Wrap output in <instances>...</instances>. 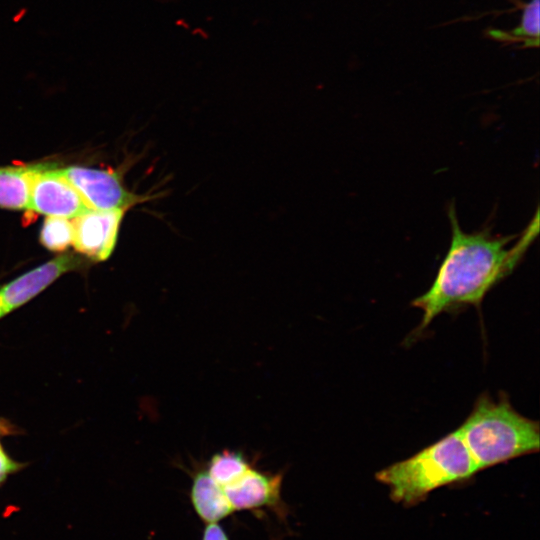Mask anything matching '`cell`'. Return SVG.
I'll list each match as a JSON object with an SVG mask.
<instances>
[{"label": "cell", "instance_id": "4", "mask_svg": "<svg viewBox=\"0 0 540 540\" xmlns=\"http://www.w3.org/2000/svg\"><path fill=\"white\" fill-rule=\"evenodd\" d=\"M61 171L92 210H126L149 198L128 191L120 177L111 171L79 166Z\"/></svg>", "mask_w": 540, "mask_h": 540}, {"label": "cell", "instance_id": "15", "mask_svg": "<svg viewBox=\"0 0 540 540\" xmlns=\"http://www.w3.org/2000/svg\"><path fill=\"white\" fill-rule=\"evenodd\" d=\"M201 540H230L227 533L219 523H207L203 530Z\"/></svg>", "mask_w": 540, "mask_h": 540}, {"label": "cell", "instance_id": "6", "mask_svg": "<svg viewBox=\"0 0 540 540\" xmlns=\"http://www.w3.org/2000/svg\"><path fill=\"white\" fill-rule=\"evenodd\" d=\"M28 209L46 216L67 219L91 210L61 169L41 165L32 180Z\"/></svg>", "mask_w": 540, "mask_h": 540}, {"label": "cell", "instance_id": "5", "mask_svg": "<svg viewBox=\"0 0 540 540\" xmlns=\"http://www.w3.org/2000/svg\"><path fill=\"white\" fill-rule=\"evenodd\" d=\"M284 473L257 469L253 464L238 480L224 487L235 511L268 509L285 520L289 509L282 499Z\"/></svg>", "mask_w": 540, "mask_h": 540}, {"label": "cell", "instance_id": "14", "mask_svg": "<svg viewBox=\"0 0 540 540\" xmlns=\"http://www.w3.org/2000/svg\"><path fill=\"white\" fill-rule=\"evenodd\" d=\"M23 466L22 463L10 458L0 445V486L5 482L9 475L21 470Z\"/></svg>", "mask_w": 540, "mask_h": 540}, {"label": "cell", "instance_id": "7", "mask_svg": "<svg viewBox=\"0 0 540 540\" xmlns=\"http://www.w3.org/2000/svg\"><path fill=\"white\" fill-rule=\"evenodd\" d=\"M125 211L91 209L73 218L71 222L74 248L95 261L109 258L116 245Z\"/></svg>", "mask_w": 540, "mask_h": 540}, {"label": "cell", "instance_id": "10", "mask_svg": "<svg viewBox=\"0 0 540 540\" xmlns=\"http://www.w3.org/2000/svg\"><path fill=\"white\" fill-rule=\"evenodd\" d=\"M40 165L0 168V207L29 208L31 185Z\"/></svg>", "mask_w": 540, "mask_h": 540}, {"label": "cell", "instance_id": "3", "mask_svg": "<svg viewBox=\"0 0 540 540\" xmlns=\"http://www.w3.org/2000/svg\"><path fill=\"white\" fill-rule=\"evenodd\" d=\"M479 472L458 430L407 459L376 473L389 488L390 497L403 505H415L435 489L468 480Z\"/></svg>", "mask_w": 540, "mask_h": 540}, {"label": "cell", "instance_id": "1", "mask_svg": "<svg viewBox=\"0 0 540 540\" xmlns=\"http://www.w3.org/2000/svg\"><path fill=\"white\" fill-rule=\"evenodd\" d=\"M451 239L437 274L411 305L423 312L415 334L425 330L441 313L479 307L487 293L522 262L539 232V210L520 234L499 235L489 227L464 231L454 203L447 209Z\"/></svg>", "mask_w": 540, "mask_h": 540}, {"label": "cell", "instance_id": "9", "mask_svg": "<svg viewBox=\"0 0 540 540\" xmlns=\"http://www.w3.org/2000/svg\"><path fill=\"white\" fill-rule=\"evenodd\" d=\"M191 476L190 502L205 524L219 523L235 512L224 488L210 476L205 466H197Z\"/></svg>", "mask_w": 540, "mask_h": 540}, {"label": "cell", "instance_id": "2", "mask_svg": "<svg viewBox=\"0 0 540 540\" xmlns=\"http://www.w3.org/2000/svg\"><path fill=\"white\" fill-rule=\"evenodd\" d=\"M478 471L539 451V422L518 413L505 395L481 394L457 429Z\"/></svg>", "mask_w": 540, "mask_h": 540}, {"label": "cell", "instance_id": "12", "mask_svg": "<svg viewBox=\"0 0 540 540\" xmlns=\"http://www.w3.org/2000/svg\"><path fill=\"white\" fill-rule=\"evenodd\" d=\"M539 2L529 0L525 5L519 25L510 32L493 30L491 36L501 41L522 42L524 47H538L539 45Z\"/></svg>", "mask_w": 540, "mask_h": 540}, {"label": "cell", "instance_id": "8", "mask_svg": "<svg viewBox=\"0 0 540 540\" xmlns=\"http://www.w3.org/2000/svg\"><path fill=\"white\" fill-rule=\"evenodd\" d=\"M81 261L71 255L58 256L0 287V318L22 306Z\"/></svg>", "mask_w": 540, "mask_h": 540}, {"label": "cell", "instance_id": "13", "mask_svg": "<svg viewBox=\"0 0 540 540\" xmlns=\"http://www.w3.org/2000/svg\"><path fill=\"white\" fill-rule=\"evenodd\" d=\"M73 227L67 218L47 216L44 220L40 241L51 251H63L72 244Z\"/></svg>", "mask_w": 540, "mask_h": 540}, {"label": "cell", "instance_id": "11", "mask_svg": "<svg viewBox=\"0 0 540 540\" xmlns=\"http://www.w3.org/2000/svg\"><path fill=\"white\" fill-rule=\"evenodd\" d=\"M252 465L241 451L223 449L214 453L204 466L210 476L224 488L238 480Z\"/></svg>", "mask_w": 540, "mask_h": 540}]
</instances>
